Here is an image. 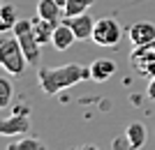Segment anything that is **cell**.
<instances>
[{
  "instance_id": "8fae6325",
  "label": "cell",
  "mask_w": 155,
  "mask_h": 150,
  "mask_svg": "<svg viewBox=\"0 0 155 150\" xmlns=\"http://www.w3.org/2000/svg\"><path fill=\"white\" fill-rule=\"evenodd\" d=\"M37 14L42 19H46V21H51V23L58 26L60 16H65V9L56 2V0H39L37 2Z\"/></svg>"
},
{
  "instance_id": "8992f818",
  "label": "cell",
  "mask_w": 155,
  "mask_h": 150,
  "mask_svg": "<svg viewBox=\"0 0 155 150\" xmlns=\"http://www.w3.org/2000/svg\"><path fill=\"white\" fill-rule=\"evenodd\" d=\"M30 132V118L26 113H12L0 120V134L2 136H23Z\"/></svg>"
},
{
  "instance_id": "7a4b0ae2",
  "label": "cell",
  "mask_w": 155,
  "mask_h": 150,
  "mask_svg": "<svg viewBox=\"0 0 155 150\" xmlns=\"http://www.w3.org/2000/svg\"><path fill=\"white\" fill-rule=\"evenodd\" d=\"M0 65L5 67V72H9L12 76H21L23 69L28 65V58L23 49H21L16 37H5L0 42Z\"/></svg>"
},
{
  "instance_id": "e0dca14e",
  "label": "cell",
  "mask_w": 155,
  "mask_h": 150,
  "mask_svg": "<svg viewBox=\"0 0 155 150\" xmlns=\"http://www.w3.org/2000/svg\"><path fill=\"white\" fill-rule=\"evenodd\" d=\"M44 143L39 139H19L16 143H12L7 150H42Z\"/></svg>"
},
{
  "instance_id": "d6986e66",
  "label": "cell",
  "mask_w": 155,
  "mask_h": 150,
  "mask_svg": "<svg viewBox=\"0 0 155 150\" xmlns=\"http://www.w3.org/2000/svg\"><path fill=\"white\" fill-rule=\"evenodd\" d=\"M114 148H127V150H132V148H130L127 136H125V139H116V141H114Z\"/></svg>"
},
{
  "instance_id": "9c48e42d",
  "label": "cell",
  "mask_w": 155,
  "mask_h": 150,
  "mask_svg": "<svg viewBox=\"0 0 155 150\" xmlns=\"http://www.w3.org/2000/svg\"><path fill=\"white\" fill-rule=\"evenodd\" d=\"M74 39H77V35H74V30H72L67 23H58L56 26V30H53V39H51V44L58 49V51H67L72 44H74Z\"/></svg>"
},
{
  "instance_id": "30bf717a",
  "label": "cell",
  "mask_w": 155,
  "mask_h": 150,
  "mask_svg": "<svg viewBox=\"0 0 155 150\" xmlns=\"http://www.w3.org/2000/svg\"><path fill=\"white\" fill-rule=\"evenodd\" d=\"M91 74H93V81L104 83V81H109V78L116 74V62L109 60V58H100L91 65Z\"/></svg>"
},
{
  "instance_id": "5b68a950",
  "label": "cell",
  "mask_w": 155,
  "mask_h": 150,
  "mask_svg": "<svg viewBox=\"0 0 155 150\" xmlns=\"http://www.w3.org/2000/svg\"><path fill=\"white\" fill-rule=\"evenodd\" d=\"M123 37V30L118 26L116 19H97L95 21V30H93V42L97 46H118Z\"/></svg>"
},
{
  "instance_id": "277c9868",
  "label": "cell",
  "mask_w": 155,
  "mask_h": 150,
  "mask_svg": "<svg viewBox=\"0 0 155 150\" xmlns=\"http://www.w3.org/2000/svg\"><path fill=\"white\" fill-rule=\"evenodd\" d=\"M130 65L139 76H155V39L148 44L134 46V51L130 53Z\"/></svg>"
},
{
  "instance_id": "6da1fadb",
  "label": "cell",
  "mask_w": 155,
  "mask_h": 150,
  "mask_svg": "<svg viewBox=\"0 0 155 150\" xmlns=\"http://www.w3.org/2000/svg\"><path fill=\"white\" fill-rule=\"evenodd\" d=\"M37 76H39V85H42L44 95L53 97V95L63 92L65 88H72L81 81L93 78V74H91V65L70 62V65H63V67H42L37 72Z\"/></svg>"
},
{
  "instance_id": "4fadbf2b",
  "label": "cell",
  "mask_w": 155,
  "mask_h": 150,
  "mask_svg": "<svg viewBox=\"0 0 155 150\" xmlns=\"http://www.w3.org/2000/svg\"><path fill=\"white\" fill-rule=\"evenodd\" d=\"M125 136H127L132 150L141 148V145L146 143V127H143L141 123H130L127 127H125Z\"/></svg>"
},
{
  "instance_id": "9a60e30c",
  "label": "cell",
  "mask_w": 155,
  "mask_h": 150,
  "mask_svg": "<svg viewBox=\"0 0 155 150\" xmlns=\"http://www.w3.org/2000/svg\"><path fill=\"white\" fill-rule=\"evenodd\" d=\"M95 0H67L65 5V16H77V14L88 12V7H93Z\"/></svg>"
},
{
  "instance_id": "3957f363",
  "label": "cell",
  "mask_w": 155,
  "mask_h": 150,
  "mask_svg": "<svg viewBox=\"0 0 155 150\" xmlns=\"http://www.w3.org/2000/svg\"><path fill=\"white\" fill-rule=\"evenodd\" d=\"M14 37L19 39L21 49H23V53H26V58H28V65L37 67V60L42 58V44H39L35 30H32V21H26V19L16 21Z\"/></svg>"
},
{
  "instance_id": "2e32d148",
  "label": "cell",
  "mask_w": 155,
  "mask_h": 150,
  "mask_svg": "<svg viewBox=\"0 0 155 150\" xmlns=\"http://www.w3.org/2000/svg\"><path fill=\"white\" fill-rule=\"evenodd\" d=\"M12 95H14V88H12V83H9V78L0 76V109H7V106H9Z\"/></svg>"
},
{
  "instance_id": "5bb4252c",
  "label": "cell",
  "mask_w": 155,
  "mask_h": 150,
  "mask_svg": "<svg viewBox=\"0 0 155 150\" xmlns=\"http://www.w3.org/2000/svg\"><path fill=\"white\" fill-rule=\"evenodd\" d=\"M16 21H19V12H16V7L2 5V9H0V30H2V33L14 30Z\"/></svg>"
},
{
  "instance_id": "7c38bea8",
  "label": "cell",
  "mask_w": 155,
  "mask_h": 150,
  "mask_svg": "<svg viewBox=\"0 0 155 150\" xmlns=\"http://www.w3.org/2000/svg\"><path fill=\"white\" fill-rule=\"evenodd\" d=\"M32 21V30H35V35H37L39 39V44H51V39H53V30H56V23H51V21H46L42 19V16H35Z\"/></svg>"
},
{
  "instance_id": "52a82bcc",
  "label": "cell",
  "mask_w": 155,
  "mask_h": 150,
  "mask_svg": "<svg viewBox=\"0 0 155 150\" xmlns=\"http://www.w3.org/2000/svg\"><path fill=\"white\" fill-rule=\"evenodd\" d=\"M65 23L74 30L77 39H93V30H95V21L88 14H77V16H65Z\"/></svg>"
},
{
  "instance_id": "ac0fdd59",
  "label": "cell",
  "mask_w": 155,
  "mask_h": 150,
  "mask_svg": "<svg viewBox=\"0 0 155 150\" xmlns=\"http://www.w3.org/2000/svg\"><path fill=\"white\" fill-rule=\"evenodd\" d=\"M146 97H148V99H153V102H155V76L148 81V88H146Z\"/></svg>"
},
{
  "instance_id": "ba28073f",
  "label": "cell",
  "mask_w": 155,
  "mask_h": 150,
  "mask_svg": "<svg viewBox=\"0 0 155 150\" xmlns=\"http://www.w3.org/2000/svg\"><path fill=\"white\" fill-rule=\"evenodd\" d=\"M155 39V26L150 21H139L130 28V42L134 46H141V44H148Z\"/></svg>"
},
{
  "instance_id": "ffe728a7",
  "label": "cell",
  "mask_w": 155,
  "mask_h": 150,
  "mask_svg": "<svg viewBox=\"0 0 155 150\" xmlns=\"http://www.w3.org/2000/svg\"><path fill=\"white\" fill-rule=\"evenodd\" d=\"M56 2H58V5L63 7V9H65V5H67V0H56Z\"/></svg>"
}]
</instances>
